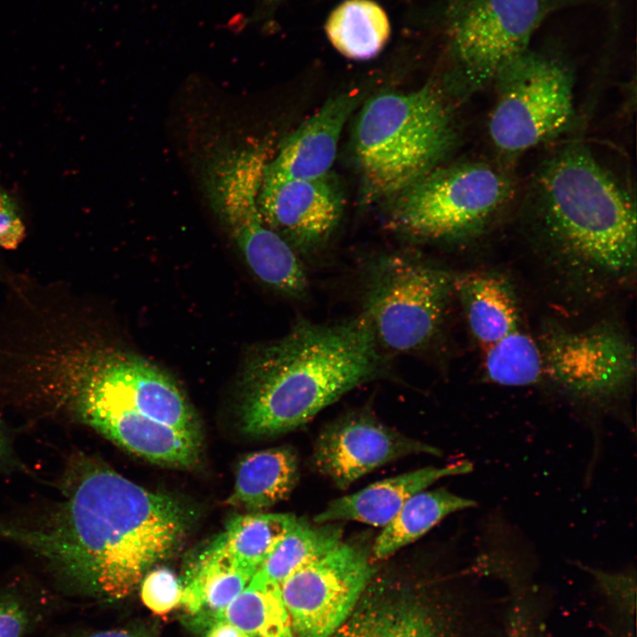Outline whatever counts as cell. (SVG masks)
Segmentation results:
<instances>
[{
    "instance_id": "cell-1",
    "label": "cell",
    "mask_w": 637,
    "mask_h": 637,
    "mask_svg": "<svg viewBox=\"0 0 637 637\" xmlns=\"http://www.w3.org/2000/svg\"><path fill=\"white\" fill-rule=\"evenodd\" d=\"M61 500L42 522L5 521L0 538L41 557L73 594L105 601L127 597L144 575L181 542L192 511L83 455L71 458Z\"/></svg>"
},
{
    "instance_id": "cell-2",
    "label": "cell",
    "mask_w": 637,
    "mask_h": 637,
    "mask_svg": "<svg viewBox=\"0 0 637 637\" xmlns=\"http://www.w3.org/2000/svg\"><path fill=\"white\" fill-rule=\"evenodd\" d=\"M379 345L363 314L334 324L297 323L249 359L242 431L272 436L305 425L343 395L383 374Z\"/></svg>"
},
{
    "instance_id": "cell-3",
    "label": "cell",
    "mask_w": 637,
    "mask_h": 637,
    "mask_svg": "<svg viewBox=\"0 0 637 637\" xmlns=\"http://www.w3.org/2000/svg\"><path fill=\"white\" fill-rule=\"evenodd\" d=\"M19 367L41 396L73 416L93 406L124 407L201 438L196 412L175 381L103 340L54 334L25 351Z\"/></svg>"
},
{
    "instance_id": "cell-4",
    "label": "cell",
    "mask_w": 637,
    "mask_h": 637,
    "mask_svg": "<svg viewBox=\"0 0 637 637\" xmlns=\"http://www.w3.org/2000/svg\"><path fill=\"white\" fill-rule=\"evenodd\" d=\"M535 193L547 234L568 257L608 274L634 269V199L587 149L568 147L549 158Z\"/></svg>"
},
{
    "instance_id": "cell-5",
    "label": "cell",
    "mask_w": 637,
    "mask_h": 637,
    "mask_svg": "<svg viewBox=\"0 0 637 637\" xmlns=\"http://www.w3.org/2000/svg\"><path fill=\"white\" fill-rule=\"evenodd\" d=\"M453 139L450 109L434 86L373 96L358 115L353 141L365 193L396 196L437 168Z\"/></svg>"
},
{
    "instance_id": "cell-6",
    "label": "cell",
    "mask_w": 637,
    "mask_h": 637,
    "mask_svg": "<svg viewBox=\"0 0 637 637\" xmlns=\"http://www.w3.org/2000/svg\"><path fill=\"white\" fill-rule=\"evenodd\" d=\"M263 148L219 150L205 172L211 204L253 274L271 288L303 297L309 287L295 249L263 218L258 196L266 165Z\"/></svg>"
},
{
    "instance_id": "cell-7",
    "label": "cell",
    "mask_w": 637,
    "mask_h": 637,
    "mask_svg": "<svg viewBox=\"0 0 637 637\" xmlns=\"http://www.w3.org/2000/svg\"><path fill=\"white\" fill-rule=\"evenodd\" d=\"M454 276L418 257L396 252L369 266L363 315L379 344L395 352L428 345L443 320Z\"/></svg>"
},
{
    "instance_id": "cell-8",
    "label": "cell",
    "mask_w": 637,
    "mask_h": 637,
    "mask_svg": "<svg viewBox=\"0 0 637 637\" xmlns=\"http://www.w3.org/2000/svg\"><path fill=\"white\" fill-rule=\"evenodd\" d=\"M494 82L488 134L503 153L531 150L564 132L573 119V75L558 57L529 48Z\"/></svg>"
},
{
    "instance_id": "cell-9",
    "label": "cell",
    "mask_w": 637,
    "mask_h": 637,
    "mask_svg": "<svg viewBox=\"0 0 637 637\" xmlns=\"http://www.w3.org/2000/svg\"><path fill=\"white\" fill-rule=\"evenodd\" d=\"M510 189L508 177L487 163L435 168L394 196L390 224L417 238L460 237L493 218Z\"/></svg>"
},
{
    "instance_id": "cell-10",
    "label": "cell",
    "mask_w": 637,
    "mask_h": 637,
    "mask_svg": "<svg viewBox=\"0 0 637 637\" xmlns=\"http://www.w3.org/2000/svg\"><path fill=\"white\" fill-rule=\"evenodd\" d=\"M549 7L547 0H453L447 35L463 81L472 88L494 82L530 48Z\"/></svg>"
},
{
    "instance_id": "cell-11",
    "label": "cell",
    "mask_w": 637,
    "mask_h": 637,
    "mask_svg": "<svg viewBox=\"0 0 637 637\" xmlns=\"http://www.w3.org/2000/svg\"><path fill=\"white\" fill-rule=\"evenodd\" d=\"M373 573L368 553L343 541L294 572L280 584L294 633L329 637L360 602Z\"/></svg>"
},
{
    "instance_id": "cell-12",
    "label": "cell",
    "mask_w": 637,
    "mask_h": 637,
    "mask_svg": "<svg viewBox=\"0 0 637 637\" xmlns=\"http://www.w3.org/2000/svg\"><path fill=\"white\" fill-rule=\"evenodd\" d=\"M543 375L565 390L588 398L620 392L635 372L630 342L609 326L555 330L539 343Z\"/></svg>"
},
{
    "instance_id": "cell-13",
    "label": "cell",
    "mask_w": 637,
    "mask_h": 637,
    "mask_svg": "<svg viewBox=\"0 0 637 637\" xmlns=\"http://www.w3.org/2000/svg\"><path fill=\"white\" fill-rule=\"evenodd\" d=\"M440 450L385 426L367 413H352L327 425L313 449L317 470L341 489L399 458Z\"/></svg>"
},
{
    "instance_id": "cell-14",
    "label": "cell",
    "mask_w": 637,
    "mask_h": 637,
    "mask_svg": "<svg viewBox=\"0 0 637 637\" xmlns=\"http://www.w3.org/2000/svg\"><path fill=\"white\" fill-rule=\"evenodd\" d=\"M258 203L264 219L296 251L325 241L342 213L340 192L328 175L317 179L264 178Z\"/></svg>"
},
{
    "instance_id": "cell-15",
    "label": "cell",
    "mask_w": 637,
    "mask_h": 637,
    "mask_svg": "<svg viewBox=\"0 0 637 637\" xmlns=\"http://www.w3.org/2000/svg\"><path fill=\"white\" fill-rule=\"evenodd\" d=\"M107 439L150 462L176 468L195 465L201 438L131 409L93 406L74 415Z\"/></svg>"
},
{
    "instance_id": "cell-16",
    "label": "cell",
    "mask_w": 637,
    "mask_h": 637,
    "mask_svg": "<svg viewBox=\"0 0 637 637\" xmlns=\"http://www.w3.org/2000/svg\"><path fill=\"white\" fill-rule=\"evenodd\" d=\"M354 93L328 99L283 143L266 164L264 178L317 179L328 175L345 123L357 105Z\"/></svg>"
},
{
    "instance_id": "cell-17",
    "label": "cell",
    "mask_w": 637,
    "mask_h": 637,
    "mask_svg": "<svg viewBox=\"0 0 637 637\" xmlns=\"http://www.w3.org/2000/svg\"><path fill=\"white\" fill-rule=\"evenodd\" d=\"M472 470L471 462L458 461L441 467L428 466L388 478L334 500L314 517L313 522L353 520L384 527L417 493L442 478L465 474Z\"/></svg>"
},
{
    "instance_id": "cell-18",
    "label": "cell",
    "mask_w": 637,
    "mask_h": 637,
    "mask_svg": "<svg viewBox=\"0 0 637 637\" xmlns=\"http://www.w3.org/2000/svg\"><path fill=\"white\" fill-rule=\"evenodd\" d=\"M252 576L210 545L181 580L180 604L191 621L207 629L222 618Z\"/></svg>"
},
{
    "instance_id": "cell-19",
    "label": "cell",
    "mask_w": 637,
    "mask_h": 637,
    "mask_svg": "<svg viewBox=\"0 0 637 637\" xmlns=\"http://www.w3.org/2000/svg\"><path fill=\"white\" fill-rule=\"evenodd\" d=\"M453 290L461 301L470 330L482 349L518 327L515 297L502 276L485 272L454 276Z\"/></svg>"
},
{
    "instance_id": "cell-20",
    "label": "cell",
    "mask_w": 637,
    "mask_h": 637,
    "mask_svg": "<svg viewBox=\"0 0 637 637\" xmlns=\"http://www.w3.org/2000/svg\"><path fill=\"white\" fill-rule=\"evenodd\" d=\"M298 480L295 454L286 447L246 455L239 463L228 505L259 512L289 496Z\"/></svg>"
},
{
    "instance_id": "cell-21",
    "label": "cell",
    "mask_w": 637,
    "mask_h": 637,
    "mask_svg": "<svg viewBox=\"0 0 637 637\" xmlns=\"http://www.w3.org/2000/svg\"><path fill=\"white\" fill-rule=\"evenodd\" d=\"M329 637H441L430 611L403 596L358 602Z\"/></svg>"
},
{
    "instance_id": "cell-22",
    "label": "cell",
    "mask_w": 637,
    "mask_h": 637,
    "mask_svg": "<svg viewBox=\"0 0 637 637\" xmlns=\"http://www.w3.org/2000/svg\"><path fill=\"white\" fill-rule=\"evenodd\" d=\"M326 35L342 56L367 60L377 56L388 42V16L374 0H344L328 15Z\"/></svg>"
},
{
    "instance_id": "cell-23",
    "label": "cell",
    "mask_w": 637,
    "mask_h": 637,
    "mask_svg": "<svg viewBox=\"0 0 637 637\" xmlns=\"http://www.w3.org/2000/svg\"><path fill=\"white\" fill-rule=\"evenodd\" d=\"M476 505L446 488L423 490L411 497L376 538L372 554L387 558L419 539L451 513Z\"/></svg>"
},
{
    "instance_id": "cell-24",
    "label": "cell",
    "mask_w": 637,
    "mask_h": 637,
    "mask_svg": "<svg viewBox=\"0 0 637 637\" xmlns=\"http://www.w3.org/2000/svg\"><path fill=\"white\" fill-rule=\"evenodd\" d=\"M296 520L291 513L254 512L238 516L228 522L211 546L254 575Z\"/></svg>"
},
{
    "instance_id": "cell-25",
    "label": "cell",
    "mask_w": 637,
    "mask_h": 637,
    "mask_svg": "<svg viewBox=\"0 0 637 637\" xmlns=\"http://www.w3.org/2000/svg\"><path fill=\"white\" fill-rule=\"evenodd\" d=\"M342 534L338 522L311 524L297 518L255 574L280 586L294 572L336 549Z\"/></svg>"
},
{
    "instance_id": "cell-26",
    "label": "cell",
    "mask_w": 637,
    "mask_h": 637,
    "mask_svg": "<svg viewBox=\"0 0 637 637\" xmlns=\"http://www.w3.org/2000/svg\"><path fill=\"white\" fill-rule=\"evenodd\" d=\"M247 637H294L280 586L254 574L222 618Z\"/></svg>"
},
{
    "instance_id": "cell-27",
    "label": "cell",
    "mask_w": 637,
    "mask_h": 637,
    "mask_svg": "<svg viewBox=\"0 0 637 637\" xmlns=\"http://www.w3.org/2000/svg\"><path fill=\"white\" fill-rule=\"evenodd\" d=\"M482 349L486 376L495 384L526 387L544 376L539 343L518 327Z\"/></svg>"
},
{
    "instance_id": "cell-28",
    "label": "cell",
    "mask_w": 637,
    "mask_h": 637,
    "mask_svg": "<svg viewBox=\"0 0 637 637\" xmlns=\"http://www.w3.org/2000/svg\"><path fill=\"white\" fill-rule=\"evenodd\" d=\"M50 601L42 594L13 584L0 590V637H26L43 620Z\"/></svg>"
},
{
    "instance_id": "cell-29",
    "label": "cell",
    "mask_w": 637,
    "mask_h": 637,
    "mask_svg": "<svg viewBox=\"0 0 637 637\" xmlns=\"http://www.w3.org/2000/svg\"><path fill=\"white\" fill-rule=\"evenodd\" d=\"M140 587L142 602L157 615H165L180 604L182 582L168 568L150 569L142 578Z\"/></svg>"
},
{
    "instance_id": "cell-30",
    "label": "cell",
    "mask_w": 637,
    "mask_h": 637,
    "mask_svg": "<svg viewBox=\"0 0 637 637\" xmlns=\"http://www.w3.org/2000/svg\"><path fill=\"white\" fill-rule=\"evenodd\" d=\"M61 637H156L154 632L144 626H127L98 631H73Z\"/></svg>"
},
{
    "instance_id": "cell-31",
    "label": "cell",
    "mask_w": 637,
    "mask_h": 637,
    "mask_svg": "<svg viewBox=\"0 0 637 637\" xmlns=\"http://www.w3.org/2000/svg\"><path fill=\"white\" fill-rule=\"evenodd\" d=\"M205 637H247V635L228 621L220 618L206 629Z\"/></svg>"
},
{
    "instance_id": "cell-32",
    "label": "cell",
    "mask_w": 637,
    "mask_h": 637,
    "mask_svg": "<svg viewBox=\"0 0 637 637\" xmlns=\"http://www.w3.org/2000/svg\"><path fill=\"white\" fill-rule=\"evenodd\" d=\"M11 457L10 445L4 430L3 425L0 422V464L5 463Z\"/></svg>"
},
{
    "instance_id": "cell-33",
    "label": "cell",
    "mask_w": 637,
    "mask_h": 637,
    "mask_svg": "<svg viewBox=\"0 0 637 637\" xmlns=\"http://www.w3.org/2000/svg\"><path fill=\"white\" fill-rule=\"evenodd\" d=\"M524 619L520 615H516L511 624L510 637H527Z\"/></svg>"
},
{
    "instance_id": "cell-34",
    "label": "cell",
    "mask_w": 637,
    "mask_h": 637,
    "mask_svg": "<svg viewBox=\"0 0 637 637\" xmlns=\"http://www.w3.org/2000/svg\"><path fill=\"white\" fill-rule=\"evenodd\" d=\"M12 198L0 188V209L9 203Z\"/></svg>"
},
{
    "instance_id": "cell-35",
    "label": "cell",
    "mask_w": 637,
    "mask_h": 637,
    "mask_svg": "<svg viewBox=\"0 0 637 637\" xmlns=\"http://www.w3.org/2000/svg\"><path fill=\"white\" fill-rule=\"evenodd\" d=\"M268 1L276 2V1H278V0H268Z\"/></svg>"
}]
</instances>
